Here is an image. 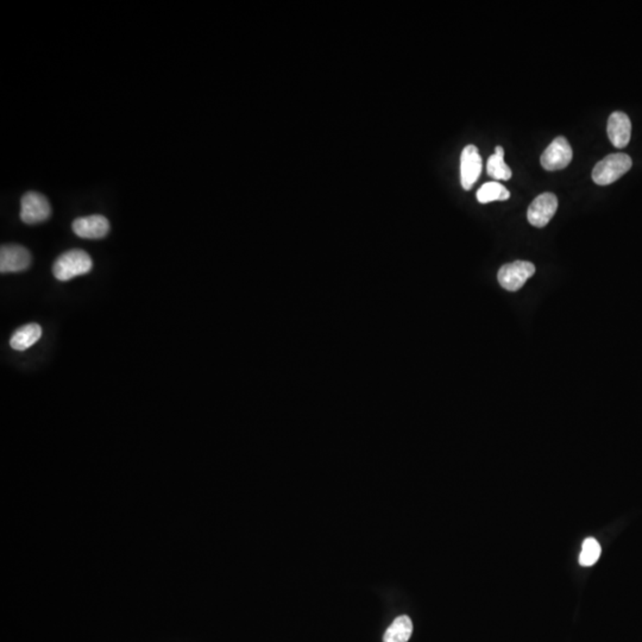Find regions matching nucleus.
Here are the masks:
<instances>
[{
	"label": "nucleus",
	"instance_id": "nucleus-1",
	"mask_svg": "<svg viewBox=\"0 0 642 642\" xmlns=\"http://www.w3.org/2000/svg\"><path fill=\"white\" fill-rule=\"evenodd\" d=\"M93 268L92 258L83 250H71L62 253L55 260L53 274L59 281H68L76 276L85 275Z\"/></svg>",
	"mask_w": 642,
	"mask_h": 642
},
{
	"label": "nucleus",
	"instance_id": "nucleus-2",
	"mask_svg": "<svg viewBox=\"0 0 642 642\" xmlns=\"http://www.w3.org/2000/svg\"><path fill=\"white\" fill-rule=\"evenodd\" d=\"M631 158L626 154L608 155L596 165L592 170V180L599 186H608L617 181L631 169Z\"/></svg>",
	"mask_w": 642,
	"mask_h": 642
},
{
	"label": "nucleus",
	"instance_id": "nucleus-3",
	"mask_svg": "<svg viewBox=\"0 0 642 642\" xmlns=\"http://www.w3.org/2000/svg\"><path fill=\"white\" fill-rule=\"evenodd\" d=\"M534 264L527 260H515L501 267L497 274V280L508 292H517L524 287L528 279L534 275Z\"/></svg>",
	"mask_w": 642,
	"mask_h": 642
},
{
	"label": "nucleus",
	"instance_id": "nucleus-4",
	"mask_svg": "<svg viewBox=\"0 0 642 642\" xmlns=\"http://www.w3.org/2000/svg\"><path fill=\"white\" fill-rule=\"evenodd\" d=\"M50 214L52 207L47 197L36 192L24 194L20 202V219L25 224H39L47 221Z\"/></svg>",
	"mask_w": 642,
	"mask_h": 642
},
{
	"label": "nucleus",
	"instance_id": "nucleus-5",
	"mask_svg": "<svg viewBox=\"0 0 642 642\" xmlns=\"http://www.w3.org/2000/svg\"><path fill=\"white\" fill-rule=\"evenodd\" d=\"M572 156L573 154L570 143L566 138L560 136L546 148L540 158V163L545 169L554 172L566 168L572 161Z\"/></svg>",
	"mask_w": 642,
	"mask_h": 642
},
{
	"label": "nucleus",
	"instance_id": "nucleus-6",
	"mask_svg": "<svg viewBox=\"0 0 642 642\" xmlns=\"http://www.w3.org/2000/svg\"><path fill=\"white\" fill-rule=\"evenodd\" d=\"M481 155L476 146H465L461 156V182L465 190L473 188L480 179L483 168Z\"/></svg>",
	"mask_w": 642,
	"mask_h": 642
},
{
	"label": "nucleus",
	"instance_id": "nucleus-7",
	"mask_svg": "<svg viewBox=\"0 0 642 642\" xmlns=\"http://www.w3.org/2000/svg\"><path fill=\"white\" fill-rule=\"evenodd\" d=\"M558 209V199L553 193L540 194L528 207V221L536 228H545Z\"/></svg>",
	"mask_w": 642,
	"mask_h": 642
},
{
	"label": "nucleus",
	"instance_id": "nucleus-8",
	"mask_svg": "<svg viewBox=\"0 0 642 642\" xmlns=\"http://www.w3.org/2000/svg\"><path fill=\"white\" fill-rule=\"evenodd\" d=\"M30 264H32V255L22 245H1V249H0V272L1 274L24 272L30 267Z\"/></svg>",
	"mask_w": 642,
	"mask_h": 642
},
{
	"label": "nucleus",
	"instance_id": "nucleus-9",
	"mask_svg": "<svg viewBox=\"0 0 642 642\" xmlns=\"http://www.w3.org/2000/svg\"><path fill=\"white\" fill-rule=\"evenodd\" d=\"M73 231L76 236L85 239H100L110 231V223L99 214L78 218L73 223Z\"/></svg>",
	"mask_w": 642,
	"mask_h": 642
},
{
	"label": "nucleus",
	"instance_id": "nucleus-10",
	"mask_svg": "<svg viewBox=\"0 0 642 642\" xmlns=\"http://www.w3.org/2000/svg\"><path fill=\"white\" fill-rule=\"evenodd\" d=\"M608 137L615 148H626L631 141V123L623 112H614L608 119Z\"/></svg>",
	"mask_w": 642,
	"mask_h": 642
},
{
	"label": "nucleus",
	"instance_id": "nucleus-11",
	"mask_svg": "<svg viewBox=\"0 0 642 642\" xmlns=\"http://www.w3.org/2000/svg\"><path fill=\"white\" fill-rule=\"evenodd\" d=\"M42 337V327L39 323H28L18 328L10 339V345L17 351L28 350Z\"/></svg>",
	"mask_w": 642,
	"mask_h": 642
},
{
	"label": "nucleus",
	"instance_id": "nucleus-12",
	"mask_svg": "<svg viewBox=\"0 0 642 642\" xmlns=\"http://www.w3.org/2000/svg\"><path fill=\"white\" fill-rule=\"evenodd\" d=\"M413 633L412 620L402 615L394 620L383 635V642H407Z\"/></svg>",
	"mask_w": 642,
	"mask_h": 642
},
{
	"label": "nucleus",
	"instance_id": "nucleus-13",
	"mask_svg": "<svg viewBox=\"0 0 642 642\" xmlns=\"http://www.w3.org/2000/svg\"><path fill=\"white\" fill-rule=\"evenodd\" d=\"M487 173L490 178L495 180H509L512 178V170L505 162V150L502 146H496L495 154L489 158L487 163Z\"/></svg>",
	"mask_w": 642,
	"mask_h": 642
},
{
	"label": "nucleus",
	"instance_id": "nucleus-14",
	"mask_svg": "<svg viewBox=\"0 0 642 642\" xmlns=\"http://www.w3.org/2000/svg\"><path fill=\"white\" fill-rule=\"evenodd\" d=\"M509 197V190L498 182H487L477 190V200L481 204H488L491 201L508 200Z\"/></svg>",
	"mask_w": 642,
	"mask_h": 642
},
{
	"label": "nucleus",
	"instance_id": "nucleus-15",
	"mask_svg": "<svg viewBox=\"0 0 642 642\" xmlns=\"http://www.w3.org/2000/svg\"><path fill=\"white\" fill-rule=\"evenodd\" d=\"M601 556V545L594 538L584 540L582 552L579 556V564L582 566H592Z\"/></svg>",
	"mask_w": 642,
	"mask_h": 642
}]
</instances>
